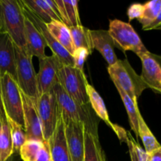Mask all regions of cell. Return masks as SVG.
Masks as SVG:
<instances>
[{
	"instance_id": "obj_28",
	"label": "cell",
	"mask_w": 161,
	"mask_h": 161,
	"mask_svg": "<svg viewBox=\"0 0 161 161\" xmlns=\"http://www.w3.org/2000/svg\"><path fill=\"white\" fill-rule=\"evenodd\" d=\"M125 142L127 144L131 161H149V155L133 138L130 131H127Z\"/></svg>"
},
{
	"instance_id": "obj_22",
	"label": "cell",
	"mask_w": 161,
	"mask_h": 161,
	"mask_svg": "<svg viewBox=\"0 0 161 161\" xmlns=\"http://www.w3.org/2000/svg\"><path fill=\"white\" fill-rule=\"evenodd\" d=\"M122 98L123 103L125 106L127 110V115L129 117V122H130L131 130L135 132L137 138H138V113H140L138 107V102H135L124 91H123L118 86H116Z\"/></svg>"
},
{
	"instance_id": "obj_2",
	"label": "cell",
	"mask_w": 161,
	"mask_h": 161,
	"mask_svg": "<svg viewBox=\"0 0 161 161\" xmlns=\"http://www.w3.org/2000/svg\"><path fill=\"white\" fill-rule=\"evenodd\" d=\"M25 20L20 1L0 0V33L7 34L14 45L22 49L27 48Z\"/></svg>"
},
{
	"instance_id": "obj_16",
	"label": "cell",
	"mask_w": 161,
	"mask_h": 161,
	"mask_svg": "<svg viewBox=\"0 0 161 161\" xmlns=\"http://www.w3.org/2000/svg\"><path fill=\"white\" fill-rule=\"evenodd\" d=\"M92 47L97 50L104 59L108 64V66L114 64L118 61L114 51V42L108 31L105 30H90Z\"/></svg>"
},
{
	"instance_id": "obj_12",
	"label": "cell",
	"mask_w": 161,
	"mask_h": 161,
	"mask_svg": "<svg viewBox=\"0 0 161 161\" xmlns=\"http://www.w3.org/2000/svg\"><path fill=\"white\" fill-rule=\"evenodd\" d=\"M20 3H21V1H20ZM21 4L22 6H23V10L24 13H25V15L34 24L35 26L40 31V33L42 35L44 39H45L47 45L50 47V50L53 52V54L58 57L63 64L74 66L72 55L62 46L60 45L58 41L51 36V34L47 30L46 24L43 23L40 19L38 18L35 14H33L28 9H27L26 7L23 5V3H21Z\"/></svg>"
},
{
	"instance_id": "obj_21",
	"label": "cell",
	"mask_w": 161,
	"mask_h": 161,
	"mask_svg": "<svg viewBox=\"0 0 161 161\" xmlns=\"http://www.w3.org/2000/svg\"><path fill=\"white\" fill-rule=\"evenodd\" d=\"M138 137L142 141L145 150L148 154L152 153L161 147V145L149 128L140 113H138Z\"/></svg>"
},
{
	"instance_id": "obj_18",
	"label": "cell",
	"mask_w": 161,
	"mask_h": 161,
	"mask_svg": "<svg viewBox=\"0 0 161 161\" xmlns=\"http://www.w3.org/2000/svg\"><path fill=\"white\" fill-rule=\"evenodd\" d=\"M46 26L49 32L58 41V43L72 55L75 49L69 27L63 22L54 20H52L50 23L46 24Z\"/></svg>"
},
{
	"instance_id": "obj_24",
	"label": "cell",
	"mask_w": 161,
	"mask_h": 161,
	"mask_svg": "<svg viewBox=\"0 0 161 161\" xmlns=\"http://www.w3.org/2000/svg\"><path fill=\"white\" fill-rule=\"evenodd\" d=\"M13 155V143L7 119H4L0 128V161H7Z\"/></svg>"
},
{
	"instance_id": "obj_3",
	"label": "cell",
	"mask_w": 161,
	"mask_h": 161,
	"mask_svg": "<svg viewBox=\"0 0 161 161\" xmlns=\"http://www.w3.org/2000/svg\"><path fill=\"white\" fill-rule=\"evenodd\" d=\"M108 72L115 86L120 88L135 102L147 88L140 75L135 72L127 59L119 60L108 67Z\"/></svg>"
},
{
	"instance_id": "obj_1",
	"label": "cell",
	"mask_w": 161,
	"mask_h": 161,
	"mask_svg": "<svg viewBox=\"0 0 161 161\" xmlns=\"http://www.w3.org/2000/svg\"><path fill=\"white\" fill-rule=\"evenodd\" d=\"M53 91L64 120L70 119L82 123L85 130L98 136V117L93 113L91 105H82L75 102L64 91L59 83L53 86Z\"/></svg>"
},
{
	"instance_id": "obj_32",
	"label": "cell",
	"mask_w": 161,
	"mask_h": 161,
	"mask_svg": "<svg viewBox=\"0 0 161 161\" xmlns=\"http://www.w3.org/2000/svg\"><path fill=\"white\" fill-rule=\"evenodd\" d=\"M35 161H52L50 147L47 142H44L43 146Z\"/></svg>"
},
{
	"instance_id": "obj_29",
	"label": "cell",
	"mask_w": 161,
	"mask_h": 161,
	"mask_svg": "<svg viewBox=\"0 0 161 161\" xmlns=\"http://www.w3.org/2000/svg\"><path fill=\"white\" fill-rule=\"evenodd\" d=\"M64 7L68 18L72 26H79L81 25L78 11V1L77 0H64Z\"/></svg>"
},
{
	"instance_id": "obj_34",
	"label": "cell",
	"mask_w": 161,
	"mask_h": 161,
	"mask_svg": "<svg viewBox=\"0 0 161 161\" xmlns=\"http://www.w3.org/2000/svg\"><path fill=\"white\" fill-rule=\"evenodd\" d=\"M149 155V161H161V147Z\"/></svg>"
},
{
	"instance_id": "obj_14",
	"label": "cell",
	"mask_w": 161,
	"mask_h": 161,
	"mask_svg": "<svg viewBox=\"0 0 161 161\" xmlns=\"http://www.w3.org/2000/svg\"><path fill=\"white\" fill-rule=\"evenodd\" d=\"M47 142L52 161H72L66 142L65 126L61 114L55 130Z\"/></svg>"
},
{
	"instance_id": "obj_26",
	"label": "cell",
	"mask_w": 161,
	"mask_h": 161,
	"mask_svg": "<svg viewBox=\"0 0 161 161\" xmlns=\"http://www.w3.org/2000/svg\"><path fill=\"white\" fill-rule=\"evenodd\" d=\"M161 9V0H153L143 5V12L138 21L142 25V29L150 25Z\"/></svg>"
},
{
	"instance_id": "obj_7",
	"label": "cell",
	"mask_w": 161,
	"mask_h": 161,
	"mask_svg": "<svg viewBox=\"0 0 161 161\" xmlns=\"http://www.w3.org/2000/svg\"><path fill=\"white\" fill-rule=\"evenodd\" d=\"M1 91L6 116L25 127L20 90L9 74L5 73L1 76Z\"/></svg>"
},
{
	"instance_id": "obj_19",
	"label": "cell",
	"mask_w": 161,
	"mask_h": 161,
	"mask_svg": "<svg viewBox=\"0 0 161 161\" xmlns=\"http://www.w3.org/2000/svg\"><path fill=\"white\" fill-rule=\"evenodd\" d=\"M83 161H106L105 154L99 142V137L85 130Z\"/></svg>"
},
{
	"instance_id": "obj_8",
	"label": "cell",
	"mask_w": 161,
	"mask_h": 161,
	"mask_svg": "<svg viewBox=\"0 0 161 161\" xmlns=\"http://www.w3.org/2000/svg\"><path fill=\"white\" fill-rule=\"evenodd\" d=\"M36 105L42 124L44 141L48 142L61 116V111L53 89L39 95L36 100Z\"/></svg>"
},
{
	"instance_id": "obj_23",
	"label": "cell",
	"mask_w": 161,
	"mask_h": 161,
	"mask_svg": "<svg viewBox=\"0 0 161 161\" xmlns=\"http://www.w3.org/2000/svg\"><path fill=\"white\" fill-rule=\"evenodd\" d=\"M72 36L75 49L85 48L91 53H92L93 47L90 36V29L85 28L83 25L69 27Z\"/></svg>"
},
{
	"instance_id": "obj_36",
	"label": "cell",
	"mask_w": 161,
	"mask_h": 161,
	"mask_svg": "<svg viewBox=\"0 0 161 161\" xmlns=\"http://www.w3.org/2000/svg\"><path fill=\"white\" fill-rule=\"evenodd\" d=\"M3 119H3V118H2V116H1V115H0V128H1L2 125H3Z\"/></svg>"
},
{
	"instance_id": "obj_5",
	"label": "cell",
	"mask_w": 161,
	"mask_h": 161,
	"mask_svg": "<svg viewBox=\"0 0 161 161\" xmlns=\"http://www.w3.org/2000/svg\"><path fill=\"white\" fill-rule=\"evenodd\" d=\"M17 61V83L20 91L31 98L37 100L39 97L37 88L36 73L32 64V55L28 49L14 45Z\"/></svg>"
},
{
	"instance_id": "obj_31",
	"label": "cell",
	"mask_w": 161,
	"mask_h": 161,
	"mask_svg": "<svg viewBox=\"0 0 161 161\" xmlns=\"http://www.w3.org/2000/svg\"><path fill=\"white\" fill-rule=\"evenodd\" d=\"M143 12V5L140 3H134L130 5V7L127 9V16L129 20H132L134 19H139L141 17Z\"/></svg>"
},
{
	"instance_id": "obj_4",
	"label": "cell",
	"mask_w": 161,
	"mask_h": 161,
	"mask_svg": "<svg viewBox=\"0 0 161 161\" xmlns=\"http://www.w3.org/2000/svg\"><path fill=\"white\" fill-rule=\"evenodd\" d=\"M58 82L72 99L82 105H90L86 94L87 79L84 72L74 66L61 64L58 72Z\"/></svg>"
},
{
	"instance_id": "obj_20",
	"label": "cell",
	"mask_w": 161,
	"mask_h": 161,
	"mask_svg": "<svg viewBox=\"0 0 161 161\" xmlns=\"http://www.w3.org/2000/svg\"><path fill=\"white\" fill-rule=\"evenodd\" d=\"M86 94H87L88 98H89L90 105H91V108L94 110L96 116L102 119L104 122L106 123L108 127L113 129L114 124L110 121L108 111H107L103 99L97 93V91L94 89V86L90 84L89 83H86Z\"/></svg>"
},
{
	"instance_id": "obj_25",
	"label": "cell",
	"mask_w": 161,
	"mask_h": 161,
	"mask_svg": "<svg viewBox=\"0 0 161 161\" xmlns=\"http://www.w3.org/2000/svg\"><path fill=\"white\" fill-rule=\"evenodd\" d=\"M6 119L9 124V129H10L11 138H12L13 143V154L19 153L20 148L27 141L25 127L20 125L9 117H6Z\"/></svg>"
},
{
	"instance_id": "obj_27",
	"label": "cell",
	"mask_w": 161,
	"mask_h": 161,
	"mask_svg": "<svg viewBox=\"0 0 161 161\" xmlns=\"http://www.w3.org/2000/svg\"><path fill=\"white\" fill-rule=\"evenodd\" d=\"M44 142L36 140H27L20 148L19 154L23 161H35L40 152Z\"/></svg>"
},
{
	"instance_id": "obj_17",
	"label": "cell",
	"mask_w": 161,
	"mask_h": 161,
	"mask_svg": "<svg viewBox=\"0 0 161 161\" xmlns=\"http://www.w3.org/2000/svg\"><path fill=\"white\" fill-rule=\"evenodd\" d=\"M25 36L27 49L32 57L36 56L39 59L46 58L45 48L47 45L45 39L26 16L25 20Z\"/></svg>"
},
{
	"instance_id": "obj_30",
	"label": "cell",
	"mask_w": 161,
	"mask_h": 161,
	"mask_svg": "<svg viewBox=\"0 0 161 161\" xmlns=\"http://www.w3.org/2000/svg\"><path fill=\"white\" fill-rule=\"evenodd\" d=\"M91 54L85 48H78L75 49V51L72 54V60H73L74 67L77 69L83 72V65L87 59V57Z\"/></svg>"
},
{
	"instance_id": "obj_35",
	"label": "cell",
	"mask_w": 161,
	"mask_h": 161,
	"mask_svg": "<svg viewBox=\"0 0 161 161\" xmlns=\"http://www.w3.org/2000/svg\"><path fill=\"white\" fill-rule=\"evenodd\" d=\"M0 115L3 119H6V116L5 114L4 108H3V101H2V91H1V75H0Z\"/></svg>"
},
{
	"instance_id": "obj_6",
	"label": "cell",
	"mask_w": 161,
	"mask_h": 161,
	"mask_svg": "<svg viewBox=\"0 0 161 161\" xmlns=\"http://www.w3.org/2000/svg\"><path fill=\"white\" fill-rule=\"evenodd\" d=\"M108 31L114 42L115 47L123 51L130 50L138 56L149 52L130 23L117 19L111 20Z\"/></svg>"
},
{
	"instance_id": "obj_9",
	"label": "cell",
	"mask_w": 161,
	"mask_h": 161,
	"mask_svg": "<svg viewBox=\"0 0 161 161\" xmlns=\"http://www.w3.org/2000/svg\"><path fill=\"white\" fill-rule=\"evenodd\" d=\"M39 60V70L36 74L37 88L39 94L49 92L53 86L58 83V72L62 63L55 55L46 57Z\"/></svg>"
},
{
	"instance_id": "obj_15",
	"label": "cell",
	"mask_w": 161,
	"mask_h": 161,
	"mask_svg": "<svg viewBox=\"0 0 161 161\" xmlns=\"http://www.w3.org/2000/svg\"><path fill=\"white\" fill-rule=\"evenodd\" d=\"M8 73L17 81V61L14 43L6 33H0V75Z\"/></svg>"
},
{
	"instance_id": "obj_11",
	"label": "cell",
	"mask_w": 161,
	"mask_h": 161,
	"mask_svg": "<svg viewBox=\"0 0 161 161\" xmlns=\"http://www.w3.org/2000/svg\"><path fill=\"white\" fill-rule=\"evenodd\" d=\"M64 120V119H63ZM68 149L72 161H83L84 159V133L83 124L70 120H64Z\"/></svg>"
},
{
	"instance_id": "obj_10",
	"label": "cell",
	"mask_w": 161,
	"mask_h": 161,
	"mask_svg": "<svg viewBox=\"0 0 161 161\" xmlns=\"http://www.w3.org/2000/svg\"><path fill=\"white\" fill-rule=\"evenodd\" d=\"M23 105L24 122L27 140L45 142L42 135V124L36 105V100L27 96L20 91Z\"/></svg>"
},
{
	"instance_id": "obj_33",
	"label": "cell",
	"mask_w": 161,
	"mask_h": 161,
	"mask_svg": "<svg viewBox=\"0 0 161 161\" xmlns=\"http://www.w3.org/2000/svg\"><path fill=\"white\" fill-rule=\"evenodd\" d=\"M160 26H161V9L160 13L158 14V15L157 16V17L154 19L153 21L150 25H148L146 28H145L143 30H145V31H149V30L159 28Z\"/></svg>"
},
{
	"instance_id": "obj_13",
	"label": "cell",
	"mask_w": 161,
	"mask_h": 161,
	"mask_svg": "<svg viewBox=\"0 0 161 161\" xmlns=\"http://www.w3.org/2000/svg\"><path fill=\"white\" fill-rule=\"evenodd\" d=\"M142 61V70L140 75L147 88L161 94V64L150 52L138 56Z\"/></svg>"
}]
</instances>
